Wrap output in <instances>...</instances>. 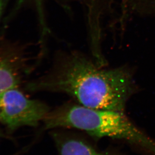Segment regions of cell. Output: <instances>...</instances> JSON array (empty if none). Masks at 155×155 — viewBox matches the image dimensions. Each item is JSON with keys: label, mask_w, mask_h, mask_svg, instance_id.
I'll use <instances>...</instances> for the list:
<instances>
[{"label": "cell", "mask_w": 155, "mask_h": 155, "mask_svg": "<svg viewBox=\"0 0 155 155\" xmlns=\"http://www.w3.org/2000/svg\"><path fill=\"white\" fill-rule=\"evenodd\" d=\"M50 110L45 103L28 98L17 87L0 93V122L10 130L37 127Z\"/></svg>", "instance_id": "3957f363"}, {"label": "cell", "mask_w": 155, "mask_h": 155, "mask_svg": "<svg viewBox=\"0 0 155 155\" xmlns=\"http://www.w3.org/2000/svg\"><path fill=\"white\" fill-rule=\"evenodd\" d=\"M3 133H2V131L0 129V138H1V137H3Z\"/></svg>", "instance_id": "ba28073f"}, {"label": "cell", "mask_w": 155, "mask_h": 155, "mask_svg": "<svg viewBox=\"0 0 155 155\" xmlns=\"http://www.w3.org/2000/svg\"><path fill=\"white\" fill-rule=\"evenodd\" d=\"M122 15L128 14L140 15H155V0H127L124 5Z\"/></svg>", "instance_id": "5b68a950"}, {"label": "cell", "mask_w": 155, "mask_h": 155, "mask_svg": "<svg viewBox=\"0 0 155 155\" xmlns=\"http://www.w3.org/2000/svg\"><path fill=\"white\" fill-rule=\"evenodd\" d=\"M58 155H121L95 148L83 139L62 133H53Z\"/></svg>", "instance_id": "277c9868"}, {"label": "cell", "mask_w": 155, "mask_h": 155, "mask_svg": "<svg viewBox=\"0 0 155 155\" xmlns=\"http://www.w3.org/2000/svg\"><path fill=\"white\" fill-rule=\"evenodd\" d=\"M9 0H0V17L3 13V11L6 7Z\"/></svg>", "instance_id": "52a82bcc"}, {"label": "cell", "mask_w": 155, "mask_h": 155, "mask_svg": "<svg viewBox=\"0 0 155 155\" xmlns=\"http://www.w3.org/2000/svg\"><path fill=\"white\" fill-rule=\"evenodd\" d=\"M30 88L64 93L86 107L120 112L139 89L128 66L104 68L75 50L58 52L49 73Z\"/></svg>", "instance_id": "6da1fadb"}, {"label": "cell", "mask_w": 155, "mask_h": 155, "mask_svg": "<svg viewBox=\"0 0 155 155\" xmlns=\"http://www.w3.org/2000/svg\"><path fill=\"white\" fill-rule=\"evenodd\" d=\"M18 83V78L13 71L4 63H0V93L17 88Z\"/></svg>", "instance_id": "8992f818"}, {"label": "cell", "mask_w": 155, "mask_h": 155, "mask_svg": "<svg viewBox=\"0 0 155 155\" xmlns=\"http://www.w3.org/2000/svg\"><path fill=\"white\" fill-rule=\"evenodd\" d=\"M45 130L73 128L97 138L126 142L155 155V141L138 128L124 112L95 109L67 102L50 110L43 120Z\"/></svg>", "instance_id": "7a4b0ae2"}]
</instances>
